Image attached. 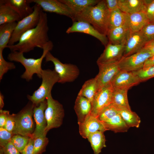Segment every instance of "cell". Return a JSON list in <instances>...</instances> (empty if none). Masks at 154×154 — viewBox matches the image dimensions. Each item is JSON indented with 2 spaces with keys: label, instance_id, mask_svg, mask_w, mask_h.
<instances>
[{
  "label": "cell",
  "instance_id": "cell-49",
  "mask_svg": "<svg viewBox=\"0 0 154 154\" xmlns=\"http://www.w3.org/2000/svg\"><path fill=\"white\" fill-rule=\"evenodd\" d=\"M0 154H4L1 148L0 149Z\"/></svg>",
  "mask_w": 154,
  "mask_h": 154
},
{
  "label": "cell",
  "instance_id": "cell-34",
  "mask_svg": "<svg viewBox=\"0 0 154 154\" xmlns=\"http://www.w3.org/2000/svg\"><path fill=\"white\" fill-rule=\"evenodd\" d=\"M44 134L34 139L33 154H41L46 151L49 140Z\"/></svg>",
  "mask_w": 154,
  "mask_h": 154
},
{
  "label": "cell",
  "instance_id": "cell-8",
  "mask_svg": "<svg viewBox=\"0 0 154 154\" xmlns=\"http://www.w3.org/2000/svg\"><path fill=\"white\" fill-rule=\"evenodd\" d=\"M33 7L34 10L31 14L17 22L8 45H13L17 43L23 33L37 25L39 20L42 9L37 4H35Z\"/></svg>",
  "mask_w": 154,
  "mask_h": 154
},
{
  "label": "cell",
  "instance_id": "cell-45",
  "mask_svg": "<svg viewBox=\"0 0 154 154\" xmlns=\"http://www.w3.org/2000/svg\"><path fill=\"white\" fill-rule=\"evenodd\" d=\"M9 112L8 111L0 110V127H3L4 126Z\"/></svg>",
  "mask_w": 154,
  "mask_h": 154
},
{
  "label": "cell",
  "instance_id": "cell-23",
  "mask_svg": "<svg viewBox=\"0 0 154 154\" xmlns=\"http://www.w3.org/2000/svg\"><path fill=\"white\" fill-rule=\"evenodd\" d=\"M112 103L119 110L125 109L131 111L129 104L127 88L113 89Z\"/></svg>",
  "mask_w": 154,
  "mask_h": 154
},
{
  "label": "cell",
  "instance_id": "cell-22",
  "mask_svg": "<svg viewBox=\"0 0 154 154\" xmlns=\"http://www.w3.org/2000/svg\"><path fill=\"white\" fill-rule=\"evenodd\" d=\"M0 2L11 7L18 13L21 19L30 15L34 10L33 7H30L29 0H0Z\"/></svg>",
  "mask_w": 154,
  "mask_h": 154
},
{
  "label": "cell",
  "instance_id": "cell-27",
  "mask_svg": "<svg viewBox=\"0 0 154 154\" xmlns=\"http://www.w3.org/2000/svg\"><path fill=\"white\" fill-rule=\"evenodd\" d=\"M17 24L14 22L0 25V50L7 48Z\"/></svg>",
  "mask_w": 154,
  "mask_h": 154
},
{
  "label": "cell",
  "instance_id": "cell-39",
  "mask_svg": "<svg viewBox=\"0 0 154 154\" xmlns=\"http://www.w3.org/2000/svg\"><path fill=\"white\" fill-rule=\"evenodd\" d=\"M141 31L147 42L154 40V22L149 23L144 27Z\"/></svg>",
  "mask_w": 154,
  "mask_h": 154
},
{
  "label": "cell",
  "instance_id": "cell-48",
  "mask_svg": "<svg viewBox=\"0 0 154 154\" xmlns=\"http://www.w3.org/2000/svg\"><path fill=\"white\" fill-rule=\"evenodd\" d=\"M4 97L3 94L0 92V109H2L4 106Z\"/></svg>",
  "mask_w": 154,
  "mask_h": 154
},
{
  "label": "cell",
  "instance_id": "cell-33",
  "mask_svg": "<svg viewBox=\"0 0 154 154\" xmlns=\"http://www.w3.org/2000/svg\"><path fill=\"white\" fill-rule=\"evenodd\" d=\"M119 113L118 109L111 103L104 108L97 117L102 122L106 121Z\"/></svg>",
  "mask_w": 154,
  "mask_h": 154
},
{
  "label": "cell",
  "instance_id": "cell-19",
  "mask_svg": "<svg viewBox=\"0 0 154 154\" xmlns=\"http://www.w3.org/2000/svg\"><path fill=\"white\" fill-rule=\"evenodd\" d=\"M150 21L145 13L140 11L131 14H127L126 25L131 32L141 31Z\"/></svg>",
  "mask_w": 154,
  "mask_h": 154
},
{
  "label": "cell",
  "instance_id": "cell-10",
  "mask_svg": "<svg viewBox=\"0 0 154 154\" xmlns=\"http://www.w3.org/2000/svg\"><path fill=\"white\" fill-rule=\"evenodd\" d=\"M30 3L39 5L44 12L54 13L64 15L74 20V15L72 10L59 0H29Z\"/></svg>",
  "mask_w": 154,
  "mask_h": 154
},
{
  "label": "cell",
  "instance_id": "cell-17",
  "mask_svg": "<svg viewBox=\"0 0 154 154\" xmlns=\"http://www.w3.org/2000/svg\"><path fill=\"white\" fill-rule=\"evenodd\" d=\"M140 82L134 72L120 70L112 80L111 84L113 89H129Z\"/></svg>",
  "mask_w": 154,
  "mask_h": 154
},
{
  "label": "cell",
  "instance_id": "cell-36",
  "mask_svg": "<svg viewBox=\"0 0 154 154\" xmlns=\"http://www.w3.org/2000/svg\"><path fill=\"white\" fill-rule=\"evenodd\" d=\"M3 51L0 50V80H1L4 74L9 70L15 69L16 66L12 62L5 60L3 55Z\"/></svg>",
  "mask_w": 154,
  "mask_h": 154
},
{
  "label": "cell",
  "instance_id": "cell-38",
  "mask_svg": "<svg viewBox=\"0 0 154 154\" xmlns=\"http://www.w3.org/2000/svg\"><path fill=\"white\" fill-rule=\"evenodd\" d=\"M143 12L147 15L150 22H154V0H144Z\"/></svg>",
  "mask_w": 154,
  "mask_h": 154
},
{
  "label": "cell",
  "instance_id": "cell-28",
  "mask_svg": "<svg viewBox=\"0 0 154 154\" xmlns=\"http://www.w3.org/2000/svg\"><path fill=\"white\" fill-rule=\"evenodd\" d=\"M90 142L94 154H99L102 149L106 147L104 132L97 131L90 133L87 137Z\"/></svg>",
  "mask_w": 154,
  "mask_h": 154
},
{
  "label": "cell",
  "instance_id": "cell-11",
  "mask_svg": "<svg viewBox=\"0 0 154 154\" xmlns=\"http://www.w3.org/2000/svg\"><path fill=\"white\" fill-rule=\"evenodd\" d=\"M113 90L110 84L98 90L92 104L91 114L97 117L104 108L112 103Z\"/></svg>",
  "mask_w": 154,
  "mask_h": 154
},
{
  "label": "cell",
  "instance_id": "cell-16",
  "mask_svg": "<svg viewBox=\"0 0 154 154\" xmlns=\"http://www.w3.org/2000/svg\"><path fill=\"white\" fill-rule=\"evenodd\" d=\"M78 124L79 133L84 139H87L88 136L90 133L97 131L104 132L107 130L103 123L90 112L82 122L78 123Z\"/></svg>",
  "mask_w": 154,
  "mask_h": 154
},
{
  "label": "cell",
  "instance_id": "cell-14",
  "mask_svg": "<svg viewBox=\"0 0 154 154\" xmlns=\"http://www.w3.org/2000/svg\"><path fill=\"white\" fill-rule=\"evenodd\" d=\"M147 40L141 31L135 32L129 31L125 44L123 57L129 56L144 47Z\"/></svg>",
  "mask_w": 154,
  "mask_h": 154
},
{
  "label": "cell",
  "instance_id": "cell-35",
  "mask_svg": "<svg viewBox=\"0 0 154 154\" xmlns=\"http://www.w3.org/2000/svg\"><path fill=\"white\" fill-rule=\"evenodd\" d=\"M30 138L19 134H14L11 139V141L17 150L21 153Z\"/></svg>",
  "mask_w": 154,
  "mask_h": 154
},
{
  "label": "cell",
  "instance_id": "cell-4",
  "mask_svg": "<svg viewBox=\"0 0 154 154\" xmlns=\"http://www.w3.org/2000/svg\"><path fill=\"white\" fill-rule=\"evenodd\" d=\"M41 78L42 81L39 87L32 95L27 96L28 99L35 106L46 100L48 96L51 93L54 85L59 81L58 76L54 70L42 69Z\"/></svg>",
  "mask_w": 154,
  "mask_h": 154
},
{
  "label": "cell",
  "instance_id": "cell-15",
  "mask_svg": "<svg viewBox=\"0 0 154 154\" xmlns=\"http://www.w3.org/2000/svg\"><path fill=\"white\" fill-rule=\"evenodd\" d=\"M79 32L90 35L98 39L105 47L109 42L106 35L102 34L91 24L85 21H78L73 22L72 25L66 30L67 34Z\"/></svg>",
  "mask_w": 154,
  "mask_h": 154
},
{
  "label": "cell",
  "instance_id": "cell-42",
  "mask_svg": "<svg viewBox=\"0 0 154 154\" xmlns=\"http://www.w3.org/2000/svg\"><path fill=\"white\" fill-rule=\"evenodd\" d=\"M0 148L4 154H21L12 144L11 141Z\"/></svg>",
  "mask_w": 154,
  "mask_h": 154
},
{
  "label": "cell",
  "instance_id": "cell-43",
  "mask_svg": "<svg viewBox=\"0 0 154 154\" xmlns=\"http://www.w3.org/2000/svg\"><path fill=\"white\" fill-rule=\"evenodd\" d=\"M35 139L30 137L21 154H33L34 151V144Z\"/></svg>",
  "mask_w": 154,
  "mask_h": 154
},
{
  "label": "cell",
  "instance_id": "cell-26",
  "mask_svg": "<svg viewBox=\"0 0 154 154\" xmlns=\"http://www.w3.org/2000/svg\"><path fill=\"white\" fill-rule=\"evenodd\" d=\"M66 5L72 11L75 15L86 8L98 4L99 0H59Z\"/></svg>",
  "mask_w": 154,
  "mask_h": 154
},
{
  "label": "cell",
  "instance_id": "cell-46",
  "mask_svg": "<svg viewBox=\"0 0 154 154\" xmlns=\"http://www.w3.org/2000/svg\"><path fill=\"white\" fill-rule=\"evenodd\" d=\"M143 48L149 50L153 55H154V40L147 42Z\"/></svg>",
  "mask_w": 154,
  "mask_h": 154
},
{
  "label": "cell",
  "instance_id": "cell-41",
  "mask_svg": "<svg viewBox=\"0 0 154 154\" xmlns=\"http://www.w3.org/2000/svg\"><path fill=\"white\" fill-rule=\"evenodd\" d=\"M14 114H10L8 113L6 122L3 127L12 133L15 126V122L14 118Z\"/></svg>",
  "mask_w": 154,
  "mask_h": 154
},
{
  "label": "cell",
  "instance_id": "cell-5",
  "mask_svg": "<svg viewBox=\"0 0 154 154\" xmlns=\"http://www.w3.org/2000/svg\"><path fill=\"white\" fill-rule=\"evenodd\" d=\"M35 106L31 102L18 113L14 114L15 126L12 132L13 134L31 137L35 130L33 119Z\"/></svg>",
  "mask_w": 154,
  "mask_h": 154
},
{
  "label": "cell",
  "instance_id": "cell-9",
  "mask_svg": "<svg viewBox=\"0 0 154 154\" xmlns=\"http://www.w3.org/2000/svg\"><path fill=\"white\" fill-rule=\"evenodd\" d=\"M153 55L149 50L143 48L129 56L123 57L118 64L120 70L136 71L142 68L146 61Z\"/></svg>",
  "mask_w": 154,
  "mask_h": 154
},
{
  "label": "cell",
  "instance_id": "cell-37",
  "mask_svg": "<svg viewBox=\"0 0 154 154\" xmlns=\"http://www.w3.org/2000/svg\"><path fill=\"white\" fill-rule=\"evenodd\" d=\"M141 82L154 77V66L134 72Z\"/></svg>",
  "mask_w": 154,
  "mask_h": 154
},
{
  "label": "cell",
  "instance_id": "cell-44",
  "mask_svg": "<svg viewBox=\"0 0 154 154\" xmlns=\"http://www.w3.org/2000/svg\"><path fill=\"white\" fill-rule=\"evenodd\" d=\"M106 6L110 11L118 8V0H104Z\"/></svg>",
  "mask_w": 154,
  "mask_h": 154
},
{
  "label": "cell",
  "instance_id": "cell-6",
  "mask_svg": "<svg viewBox=\"0 0 154 154\" xmlns=\"http://www.w3.org/2000/svg\"><path fill=\"white\" fill-rule=\"evenodd\" d=\"M46 62H52L54 66V70L59 77L58 83L64 84L72 82L78 77L80 73L78 66L70 63H63L57 58L54 56L50 51L46 54Z\"/></svg>",
  "mask_w": 154,
  "mask_h": 154
},
{
  "label": "cell",
  "instance_id": "cell-7",
  "mask_svg": "<svg viewBox=\"0 0 154 154\" xmlns=\"http://www.w3.org/2000/svg\"><path fill=\"white\" fill-rule=\"evenodd\" d=\"M47 107L44 112L47 126L45 133L47 134L50 129L60 127L62 124L64 116V110L62 105L54 99L51 93L46 98Z\"/></svg>",
  "mask_w": 154,
  "mask_h": 154
},
{
  "label": "cell",
  "instance_id": "cell-40",
  "mask_svg": "<svg viewBox=\"0 0 154 154\" xmlns=\"http://www.w3.org/2000/svg\"><path fill=\"white\" fill-rule=\"evenodd\" d=\"M14 134L3 127H0V145L3 147L11 141Z\"/></svg>",
  "mask_w": 154,
  "mask_h": 154
},
{
  "label": "cell",
  "instance_id": "cell-20",
  "mask_svg": "<svg viewBox=\"0 0 154 154\" xmlns=\"http://www.w3.org/2000/svg\"><path fill=\"white\" fill-rule=\"evenodd\" d=\"M92 108L91 102L86 98L78 95L74 106V110L77 115L78 123L82 122L90 112Z\"/></svg>",
  "mask_w": 154,
  "mask_h": 154
},
{
  "label": "cell",
  "instance_id": "cell-18",
  "mask_svg": "<svg viewBox=\"0 0 154 154\" xmlns=\"http://www.w3.org/2000/svg\"><path fill=\"white\" fill-rule=\"evenodd\" d=\"M46 100L38 105L35 106L33 110V116L35 123V131L31 137L35 139L46 134L45 131L47 122L44 112L47 107Z\"/></svg>",
  "mask_w": 154,
  "mask_h": 154
},
{
  "label": "cell",
  "instance_id": "cell-29",
  "mask_svg": "<svg viewBox=\"0 0 154 154\" xmlns=\"http://www.w3.org/2000/svg\"><path fill=\"white\" fill-rule=\"evenodd\" d=\"M98 90L97 82L94 78L90 79L84 83L78 95L86 98L92 104Z\"/></svg>",
  "mask_w": 154,
  "mask_h": 154
},
{
  "label": "cell",
  "instance_id": "cell-12",
  "mask_svg": "<svg viewBox=\"0 0 154 154\" xmlns=\"http://www.w3.org/2000/svg\"><path fill=\"white\" fill-rule=\"evenodd\" d=\"M97 65L99 71L95 78L97 81L99 90L111 84L112 80L120 70L118 62Z\"/></svg>",
  "mask_w": 154,
  "mask_h": 154
},
{
  "label": "cell",
  "instance_id": "cell-32",
  "mask_svg": "<svg viewBox=\"0 0 154 154\" xmlns=\"http://www.w3.org/2000/svg\"><path fill=\"white\" fill-rule=\"evenodd\" d=\"M119 114L127 125L129 127L138 128L141 120L135 112L125 109L119 110Z\"/></svg>",
  "mask_w": 154,
  "mask_h": 154
},
{
  "label": "cell",
  "instance_id": "cell-30",
  "mask_svg": "<svg viewBox=\"0 0 154 154\" xmlns=\"http://www.w3.org/2000/svg\"><path fill=\"white\" fill-rule=\"evenodd\" d=\"M102 122L107 130H111L116 133L126 132L129 128L119 113L109 120Z\"/></svg>",
  "mask_w": 154,
  "mask_h": 154
},
{
  "label": "cell",
  "instance_id": "cell-21",
  "mask_svg": "<svg viewBox=\"0 0 154 154\" xmlns=\"http://www.w3.org/2000/svg\"><path fill=\"white\" fill-rule=\"evenodd\" d=\"M129 31L126 25L109 30L107 35L109 42L113 44L125 45Z\"/></svg>",
  "mask_w": 154,
  "mask_h": 154
},
{
  "label": "cell",
  "instance_id": "cell-3",
  "mask_svg": "<svg viewBox=\"0 0 154 154\" xmlns=\"http://www.w3.org/2000/svg\"><path fill=\"white\" fill-rule=\"evenodd\" d=\"M53 47V43L50 40L44 46L42 55L37 59L26 58L24 56L23 53L17 51L11 52L8 54L7 58L11 61L20 63L24 67L25 71L21 77L27 81H29L32 79L35 74L41 78L42 61L47 53L51 50Z\"/></svg>",
  "mask_w": 154,
  "mask_h": 154
},
{
  "label": "cell",
  "instance_id": "cell-47",
  "mask_svg": "<svg viewBox=\"0 0 154 154\" xmlns=\"http://www.w3.org/2000/svg\"><path fill=\"white\" fill-rule=\"evenodd\" d=\"M153 66H154V55L146 61L143 68H147Z\"/></svg>",
  "mask_w": 154,
  "mask_h": 154
},
{
  "label": "cell",
  "instance_id": "cell-1",
  "mask_svg": "<svg viewBox=\"0 0 154 154\" xmlns=\"http://www.w3.org/2000/svg\"><path fill=\"white\" fill-rule=\"evenodd\" d=\"M48 30L47 15L41 9L39 20L36 26L23 33L17 43L8 45L7 48L11 52L17 51L23 53L32 50L36 47L43 49L50 40Z\"/></svg>",
  "mask_w": 154,
  "mask_h": 154
},
{
  "label": "cell",
  "instance_id": "cell-13",
  "mask_svg": "<svg viewBox=\"0 0 154 154\" xmlns=\"http://www.w3.org/2000/svg\"><path fill=\"white\" fill-rule=\"evenodd\" d=\"M124 48L125 45L115 44L108 42L98 59L97 64L118 62L123 57Z\"/></svg>",
  "mask_w": 154,
  "mask_h": 154
},
{
  "label": "cell",
  "instance_id": "cell-2",
  "mask_svg": "<svg viewBox=\"0 0 154 154\" xmlns=\"http://www.w3.org/2000/svg\"><path fill=\"white\" fill-rule=\"evenodd\" d=\"M110 13L105 0H100L96 5L88 7L76 15L73 22H88L100 33L107 36Z\"/></svg>",
  "mask_w": 154,
  "mask_h": 154
},
{
  "label": "cell",
  "instance_id": "cell-31",
  "mask_svg": "<svg viewBox=\"0 0 154 154\" xmlns=\"http://www.w3.org/2000/svg\"><path fill=\"white\" fill-rule=\"evenodd\" d=\"M127 18V14L122 12L119 8L110 12L109 22V30L126 25Z\"/></svg>",
  "mask_w": 154,
  "mask_h": 154
},
{
  "label": "cell",
  "instance_id": "cell-25",
  "mask_svg": "<svg viewBox=\"0 0 154 154\" xmlns=\"http://www.w3.org/2000/svg\"><path fill=\"white\" fill-rule=\"evenodd\" d=\"M21 19L19 14L11 7L0 2V25L5 23L17 22Z\"/></svg>",
  "mask_w": 154,
  "mask_h": 154
},
{
  "label": "cell",
  "instance_id": "cell-24",
  "mask_svg": "<svg viewBox=\"0 0 154 154\" xmlns=\"http://www.w3.org/2000/svg\"><path fill=\"white\" fill-rule=\"evenodd\" d=\"M144 0H118V8L127 14L143 11Z\"/></svg>",
  "mask_w": 154,
  "mask_h": 154
}]
</instances>
